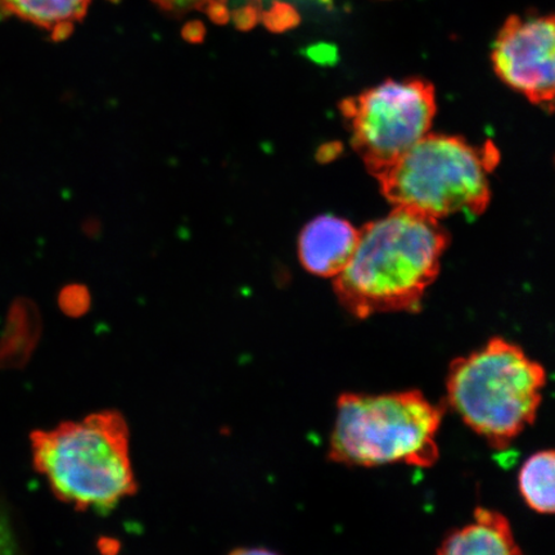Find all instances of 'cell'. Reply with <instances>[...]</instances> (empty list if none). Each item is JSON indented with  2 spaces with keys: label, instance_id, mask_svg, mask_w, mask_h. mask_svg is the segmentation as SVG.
<instances>
[{
  "label": "cell",
  "instance_id": "6da1fadb",
  "mask_svg": "<svg viewBox=\"0 0 555 555\" xmlns=\"http://www.w3.org/2000/svg\"><path fill=\"white\" fill-rule=\"evenodd\" d=\"M449 234L439 220L405 207L359 231L351 260L335 278L343 307L365 319L379 312H414L440 272Z\"/></svg>",
  "mask_w": 555,
  "mask_h": 555
},
{
  "label": "cell",
  "instance_id": "7a4b0ae2",
  "mask_svg": "<svg viewBox=\"0 0 555 555\" xmlns=\"http://www.w3.org/2000/svg\"><path fill=\"white\" fill-rule=\"evenodd\" d=\"M30 437L35 470L76 511L104 515L135 494L130 431L121 413L89 414Z\"/></svg>",
  "mask_w": 555,
  "mask_h": 555
},
{
  "label": "cell",
  "instance_id": "3957f363",
  "mask_svg": "<svg viewBox=\"0 0 555 555\" xmlns=\"http://www.w3.org/2000/svg\"><path fill=\"white\" fill-rule=\"evenodd\" d=\"M446 385L448 404L464 425L492 449L503 450L535 422L546 372L519 346L492 338L455 359Z\"/></svg>",
  "mask_w": 555,
  "mask_h": 555
},
{
  "label": "cell",
  "instance_id": "277c9868",
  "mask_svg": "<svg viewBox=\"0 0 555 555\" xmlns=\"http://www.w3.org/2000/svg\"><path fill=\"white\" fill-rule=\"evenodd\" d=\"M442 418L443 409L418 390L345 392L336 404L330 461L359 468L433 467Z\"/></svg>",
  "mask_w": 555,
  "mask_h": 555
},
{
  "label": "cell",
  "instance_id": "5b68a950",
  "mask_svg": "<svg viewBox=\"0 0 555 555\" xmlns=\"http://www.w3.org/2000/svg\"><path fill=\"white\" fill-rule=\"evenodd\" d=\"M491 145L429 133L377 178L395 207L439 220L453 214L480 217L490 203L489 173L498 162Z\"/></svg>",
  "mask_w": 555,
  "mask_h": 555
},
{
  "label": "cell",
  "instance_id": "8992f818",
  "mask_svg": "<svg viewBox=\"0 0 555 555\" xmlns=\"http://www.w3.org/2000/svg\"><path fill=\"white\" fill-rule=\"evenodd\" d=\"M353 150L374 178L429 134L435 89L422 79L387 80L343 103Z\"/></svg>",
  "mask_w": 555,
  "mask_h": 555
},
{
  "label": "cell",
  "instance_id": "52a82bcc",
  "mask_svg": "<svg viewBox=\"0 0 555 555\" xmlns=\"http://www.w3.org/2000/svg\"><path fill=\"white\" fill-rule=\"evenodd\" d=\"M491 61L504 85L532 103L555 108V15L506 20Z\"/></svg>",
  "mask_w": 555,
  "mask_h": 555
},
{
  "label": "cell",
  "instance_id": "ba28073f",
  "mask_svg": "<svg viewBox=\"0 0 555 555\" xmlns=\"http://www.w3.org/2000/svg\"><path fill=\"white\" fill-rule=\"evenodd\" d=\"M359 231L349 221L335 215L312 219L298 238V258L309 273L336 278L352 258Z\"/></svg>",
  "mask_w": 555,
  "mask_h": 555
},
{
  "label": "cell",
  "instance_id": "9c48e42d",
  "mask_svg": "<svg viewBox=\"0 0 555 555\" xmlns=\"http://www.w3.org/2000/svg\"><path fill=\"white\" fill-rule=\"evenodd\" d=\"M437 555H524V552L502 513L477 508L470 522L443 539Z\"/></svg>",
  "mask_w": 555,
  "mask_h": 555
},
{
  "label": "cell",
  "instance_id": "30bf717a",
  "mask_svg": "<svg viewBox=\"0 0 555 555\" xmlns=\"http://www.w3.org/2000/svg\"><path fill=\"white\" fill-rule=\"evenodd\" d=\"M90 0H0V17H18L50 33L55 41L72 35Z\"/></svg>",
  "mask_w": 555,
  "mask_h": 555
},
{
  "label": "cell",
  "instance_id": "8fae6325",
  "mask_svg": "<svg viewBox=\"0 0 555 555\" xmlns=\"http://www.w3.org/2000/svg\"><path fill=\"white\" fill-rule=\"evenodd\" d=\"M520 496L540 515H555V450L527 457L518 472Z\"/></svg>",
  "mask_w": 555,
  "mask_h": 555
},
{
  "label": "cell",
  "instance_id": "7c38bea8",
  "mask_svg": "<svg viewBox=\"0 0 555 555\" xmlns=\"http://www.w3.org/2000/svg\"><path fill=\"white\" fill-rule=\"evenodd\" d=\"M163 9L173 12L207 9L208 11L224 12L221 0H155Z\"/></svg>",
  "mask_w": 555,
  "mask_h": 555
},
{
  "label": "cell",
  "instance_id": "4fadbf2b",
  "mask_svg": "<svg viewBox=\"0 0 555 555\" xmlns=\"http://www.w3.org/2000/svg\"><path fill=\"white\" fill-rule=\"evenodd\" d=\"M17 538L9 515L0 506V555L17 554Z\"/></svg>",
  "mask_w": 555,
  "mask_h": 555
},
{
  "label": "cell",
  "instance_id": "5bb4252c",
  "mask_svg": "<svg viewBox=\"0 0 555 555\" xmlns=\"http://www.w3.org/2000/svg\"><path fill=\"white\" fill-rule=\"evenodd\" d=\"M312 59L319 64H330V62L336 61L337 53L332 51L330 46L317 47V52H310Z\"/></svg>",
  "mask_w": 555,
  "mask_h": 555
},
{
  "label": "cell",
  "instance_id": "9a60e30c",
  "mask_svg": "<svg viewBox=\"0 0 555 555\" xmlns=\"http://www.w3.org/2000/svg\"><path fill=\"white\" fill-rule=\"evenodd\" d=\"M229 555H281L274 551L267 550V547H238L229 553Z\"/></svg>",
  "mask_w": 555,
  "mask_h": 555
}]
</instances>
